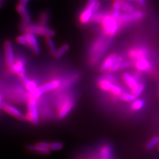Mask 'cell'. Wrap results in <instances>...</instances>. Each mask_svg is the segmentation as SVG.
I'll return each instance as SVG.
<instances>
[{
  "label": "cell",
  "mask_w": 159,
  "mask_h": 159,
  "mask_svg": "<svg viewBox=\"0 0 159 159\" xmlns=\"http://www.w3.org/2000/svg\"><path fill=\"white\" fill-rule=\"evenodd\" d=\"M45 41L48 47L49 51L51 52L52 56L54 55V54L57 51V47L55 46V44H54L53 40L51 37H45Z\"/></svg>",
  "instance_id": "21"
},
{
  "label": "cell",
  "mask_w": 159,
  "mask_h": 159,
  "mask_svg": "<svg viewBox=\"0 0 159 159\" xmlns=\"http://www.w3.org/2000/svg\"><path fill=\"white\" fill-rule=\"evenodd\" d=\"M111 42H112L111 37H107L105 42L103 43V44L101 46V47L99 48L92 56H91V61L92 64H96L99 62V60H100L102 56L107 51V50L108 49L109 46H110Z\"/></svg>",
  "instance_id": "8"
},
{
  "label": "cell",
  "mask_w": 159,
  "mask_h": 159,
  "mask_svg": "<svg viewBox=\"0 0 159 159\" xmlns=\"http://www.w3.org/2000/svg\"><path fill=\"white\" fill-rule=\"evenodd\" d=\"M2 101V96L0 94V102Z\"/></svg>",
  "instance_id": "37"
},
{
  "label": "cell",
  "mask_w": 159,
  "mask_h": 159,
  "mask_svg": "<svg viewBox=\"0 0 159 159\" xmlns=\"http://www.w3.org/2000/svg\"><path fill=\"white\" fill-rule=\"evenodd\" d=\"M112 84H113L110 82V80H109L102 79L101 80H99L98 83V86L102 89H103V90L109 92L112 86Z\"/></svg>",
  "instance_id": "22"
},
{
  "label": "cell",
  "mask_w": 159,
  "mask_h": 159,
  "mask_svg": "<svg viewBox=\"0 0 159 159\" xmlns=\"http://www.w3.org/2000/svg\"><path fill=\"white\" fill-rule=\"evenodd\" d=\"M113 1H115V2H124V0H113Z\"/></svg>",
  "instance_id": "36"
},
{
  "label": "cell",
  "mask_w": 159,
  "mask_h": 159,
  "mask_svg": "<svg viewBox=\"0 0 159 159\" xmlns=\"http://www.w3.org/2000/svg\"><path fill=\"white\" fill-rule=\"evenodd\" d=\"M60 86H61V82H60L59 80H52L44 84V85H42L41 86L37 87L35 90L30 94L37 99L41 97L43 93L55 89Z\"/></svg>",
  "instance_id": "4"
},
{
  "label": "cell",
  "mask_w": 159,
  "mask_h": 159,
  "mask_svg": "<svg viewBox=\"0 0 159 159\" xmlns=\"http://www.w3.org/2000/svg\"><path fill=\"white\" fill-rule=\"evenodd\" d=\"M17 11L20 16H21L25 25H27L31 23V16H30V14L26 6H22L21 4H18V6H17Z\"/></svg>",
  "instance_id": "13"
},
{
  "label": "cell",
  "mask_w": 159,
  "mask_h": 159,
  "mask_svg": "<svg viewBox=\"0 0 159 159\" xmlns=\"http://www.w3.org/2000/svg\"><path fill=\"white\" fill-rule=\"evenodd\" d=\"M123 61V58L122 57H118L116 58V59L114 61V62H113L112 65L111 66L110 68H109V70L113 72V71H116L117 70V68L119 67V66L120 65V64Z\"/></svg>",
  "instance_id": "27"
},
{
  "label": "cell",
  "mask_w": 159,
  "mask_h": 159,
  "mask_svg": "<svg viewBox=\"0 0 159 159\" xmlns=\"http://www.w3.org/2000/svg\"><path fill=\"white\" fill-rule=\"evenodd\" d=\"M17 41L20 44H22V45L27 46V37L25 36V34H22V35H19L17 37Z\"/></svg>",
  "instance_id": "32"
},
{
  "label": "cell",
  "mask_w": 159,
  "mask_h": 159,
  "mask_svg": "<svg viewBox=\"0 0 159 159\" xmlns=\"http://www.w3.org/2000/svg\"><path fill=\"white\" fill-rule=\"evenodd\" d=\"M4 51H5V57H6V62L7 65L9 67L12 65L15 61L13 47L11 43L9 41H7L5 42Z\"/></svg>",
  "instance_id": "10"
},
{
  "label": "cell",
  "mask_w": 159,
  "mask_h": 159,
  "mask_svg": "<svg viewBox=\"0 0 159 159\" xmlns=\"http://www.w3.org/2000/svg\"><path fill=\"white\" fill-rule=\"evenodd\" d=\"M132 63L130 61H123L120 65L119 66L117 70H122V69H126L130 67L131 66Z\"/></svg>",
  "instance_id": "33"
},
{
  "label": "cell",
  "mask_w": 159,
  "mask_h": 159,
  "mask_svg": "<svg viewBox=\"0 0 159 159\" xmlns=\"http://www.w3.org/2000/svg\"><path fill=\"white\" fill-rule=\"evenodd\" d=\"M11 70L17 74L19 76H21L25 74V62L21 59H18L16 61H14L13 64L9 66Z\"/></svg>",
  "instance_id": "12"
},
{
  "label": "cell",
  "mask_w": 159,
  "mask_h": 159,
  "mask_svg": "<svg viewBox=\"0 0 159 159\" xmlns=\"http://www.w3.org/2000/svg\"><path fill=\"white\" fill-rule=\"evenodd\" d=\"M144 16V14L142 11H133L131 13H125L120 14L118 18L117 19L119 25L120 24H126L127 23H130L132 21H139Z\"/></svg>",
  "instance_id": "6"
},
{
  "label": "cell",
  "mask_w": 159,
  "mask_h": 159,
  "mask_svg": "<svg viewBox=\"0 0 159 159\" xmlns=\"http://www.w3.org/2000/svg\"><path fill=\"white\" fill-rule=\"evenodd\" d=\"M121 10L125 13H131L135 11L133 6L126 2H121Z\"/></svg>",
  "instance_id": "25"
},
{
  "label": "cell",
  "mask_w": 159,
  "mask_h": 159,
  "mask_svg": "<svg viewBox=\"0 0 159 159\" xmlns=\"http://www.w3.org/2000/svg\"><path fill=\"white\" fill-rule=\"evenodd\" d=\"M145 106V102L142 99H135L132 102L131 109L134 111H139Z\"/></svg>",
  "instance_id": "24"
},
{
  "label": "cell",
  "mask_w": 159,
  "mask_h": 159,
  "mask_svg": "<svg viewBox=\"0 0 159 159\" xmlns=\"http://www.w3.org/2000/svg\"><path fill=\"white\" fill-rule=\"evenodd\" d=\"M27 149L31 152H37L42 155H48L51 152L49 149V143L47 142H39L37 145H29Z\"/></svg>",
  "instance_id": "9"
},
{
  "label": "cell",
  "mask_w": 159,
  "mask_h": 159,
  "mask_svg": "<svg viewBox=\"0 0 159 159\" xmlns=\"http://www.w3.org/2000/svg\"><path fill=\"white\" fill-rule=\"evenodd\" d=\"M25 31L27 33H31L34 34L44 37H54L55 35V31L54 30L46 27L42 25H33L29 24L27 25H25Z\"/></svg>",
  "instance_id": "3"
},
{
  "label": "cell",
  "mask_w": 159,
  "mask_h": 159,
  "mask_svg": "<svg viewBox=\"0 0 159 159\" xmlns=\"http://www.w3.org/2000/svg\"><path fill=\"white\" fill-rule=\"evenodd\" d=\"M29 0H19V4H21V5H22V6H26L27 3H29Z\"/></svg>",
  "instance_id": "35"
},
{
  "label": "cell",
  "mask_w": 159,
  "mask_h": 159,
  "mask_svg": "<svg viewBox=\"0 0 159 159\" xmlns=\"http://www.w3.org/2000/svg\"><path fill=\"white\" fill-rule=\"evenodd\" d=\"M135 65L139 70L141 71L148 72L152 69V64L147 58H141L136 60Z\"/></svg>",
  "instance_id": "14"
},
{
  "label": "cell",
  "mask_w": 159,
  "mask_h": 159,
  "mask_svg": "<svg viewBox=\"0 0 159 159\" xmlns=\"http://www.w3.org/2000/svg\"><path fill=\"white\" fill-rule=\"evenodd\" d=\"M144 89H145V84L143 83H138L137 85L131 89V93L134 96L137 98L143 92Z\"/></svg>",
  "instance_id": "23"
},
{
  "label": "cell",
  "mask_w": 159,
  "mask_h": 159,
  "mask_svg": "<svg viewBox=\"0 0 159 159\" xmlns=\"http://www.w3.org/2000/svg\"><path fill=\"white\" fill-rule=\"evenodd\" d=\"M101 23L102 25L103 34L107 37H113L117 34L119 28V25L116 19L113 18L111 16L105 15Z\"/></svg>",
  "instance_id": "1"
},
{
  "label": "cell",
  "mask_w": 159,
  "mask_h": 159,
  "mask_svg": "<svg viewBox=\"0 0 159 159\" xmlns=\"http://www.w3.org/2000/svg\"><path fill=\"white\" fill-rule=\"evenodd\" d=\"M120 97L123 101L127 102H133L135 99H137V98L134 96L131 93L127 92H122Z\"/></svg>",
  "instance_id": "26"
},
{
  "label": "cell",
  "mask_w": 159,
  "mask_h": 159,
  "mask_svg": "<svg viewBox=\"0 0 159 159\" xmlns=\"http://www.w3.org/2000/svg\"><path fill=\"white\" fill-rule=\"evenodd\" d=\"M74 107V102L70 98H64L59 103L58 106V116L60 119L66 117L68 113L71 111Z\"/></svg>",
  "instance_id": "5"
},
{
  "label": "cell",
  "mask_w": 159,
  "mask_h": 159,
  "mask_svg": "<svg viewBox=\"0 0 159 159\" xmlns=\"http://www.w3.org/2000/svg\"><path fill=\"white\" fill-rule=\"evenodd\" d=\"M120 11H121V2H115L113 3V9L111 16L114 19H117L118 17L120 15Z\"/></svg>",
  "instance_id": "19"
},
{
  "label": "cell",
  "mask_w": 159,
  "mask_h": 159,
  "mask_svg": "<svg viewBox=\"0 0 159 159\" xmlns=\"http://www.w3.org/2000/svg\"><path fill=\"white\" fill-rule=\"evenodd\" d=\"M148 54V51L147 48H134L129 52V56L132 59L138 60L141 58H147Z\"/></svg>",
  "instance_id": "15"
},
{
  "label": "cell",
  "mask_w": 159,
  "mask_h": 159,
  "mask_svg": "<svg viewBox=\"0 0 159 159\" xmlns=\"http://www.w3.org/2000/svg\"><path fill=\"white\" fill-rule=\"evenodd\" d=\"M63 148V144L61 142H52L49 143L50 151H60Z\"/></svg>",
  "instance_id": "28"
},
{
  "label": "cell",
  "mask_w": 159,
  "mask_h": 159,
  "mask_svg": "<svg viewBox=\"0 0 159 159\" xmlns=\"http://www.w3.org/2000/svg\"><path fill=\"white\" fill-rule=\"evenodd\" d=\"M0 109L9 113V115L20 119V120L25 119V116H24L17 107L9 105L3 101L0 102Z\"/></svg>",
  "instance_id": "7"
},
{
  "label": "cell",
  "mask_w": 159,
  "mask_h": 159,
  "mask_svg": "<svg viewBox=\"0 0 159 159\" xmlns=\"http://www.w3.org/2000/svg\"><path fill=\"white\" fill-rule=\"evenodd\" d=\"M70 48V46L68 44H63L61 47H60L58 49H57L56 52L54 54V57L56 58H60L65 54Z\"/></svg>",
  "instance_id": "20"
},
{
  "label": "cell",
  "mask_w": 159,
  "mask_h": 159,
  "mask_svg": "<svg viewBox=\"0 0 159 159\" xmlns=\"http://www.w3.org/2000/svg\"><path fill=\"white\" fill-rule=\"evenodd\" d=\"M158 141H159V138L158 136H155V137H153L150 141H149L146 147L148 149V150H151V149L153 148L154 147H155L158 143Z\"/></svg>",
  "instance_id": "29"
},
{
  "label": "cell",
  "mask_w": 159,
  "mask_h": 159,
  "mask_svg": "<svg viewBox=\"0 0 159 159\" xmlns=\"http://www.w3.org/2000/svg\"><path fill=\"white\" fill-rule=\"evenodd\" d=\"M99 155L102 159H111V149L107 145H105L101 148L99 151Z\"/></svg>",
  "instance_id": "18"
},
{
  "label": "cell",
  "mask_w": 159,
  "mask_h": 159,
  "mask_svg": "<svg viewBox=\"0 0 159 159\" xmlns=\"http://www.w3.org/2000/svg\"><path fill=\"white\" fill-rule=\"evenodd\" d=\"M146 0H124V2H137L140 6H143L145 4Z\"/></svg>",
  "instance_id": "34"
},
{
  "label": "cell",
  "mask_w": 159,
  "mask_h": 159,
  "mask_svg": "<svg viewBox=\"0 0 159 159\" xmlns=\"http://www.w3.org/2000/svg\"><path fill=\"white\" fill-rule=\"evenodd\" d=\"M99 159H102V158H99Z\"/></svg>",
  "instance_id": "38"
},
{
  "label": "cell",
  "mask_w": 159,
  "mask_h": 159,
  "mask_svg": "<svg viewBox=\"0 0 159 159\" xmlns=\"http://www.w3.org/2000/svg\"><path fill=\"white\" fill-rule=\"evenodd\" d=\"M25 36L27 37V46L31 48L34 53L39 54L40 52H41V49H40L39 44L35 34L31 33H26Z\"/></svg>",
  "instance_id": "11"
},
{
  "label": "cell",
  "mask_w": 159,
  "mask_h": 159,
  "mask_svg": "<svg viewBox=\"0 0 159 159\" xmlns=\"http://www.w3.org/2000/svg\"><path fill=\"white\" fill-rule=\"evenodd\" d=\"M109 92L112 93L113 95H115L116 96H120L121 94L122 93V89H121V88L117 86V85H115V84H112V86L110 88V89H109Z\"/></svg>",
  "instance_id": "31"
},
{
  "label": "cell",
  "mask_w": 159,
  "mask_h": 159,
  "mask_svg": "<svg viewBox=\"0 0 159 159\" xmlns=\"http://www.w3.org/2000/svg\"><path fill=\"white\" fill-rule=\"evenodd\" d=\"M24 85L25 86V87H26L27 90L29 91V93H32L37 88L36 83H34L33 81H31L30 80H29Z\"/></svg>",
  "instance_id": "30"
},
{
  "label": "cell",
  "mask_w": 159,
  "mask_h": 159,
  "mask_svg": "<svg viewBox=\"0 0 159 159\" xmlns=\"http://www.w3.org/2000/svg\"><path fill=\"white\" fill-rule=\"evenodd\" d=\"M123 78L124 82H125L127 86L131 89H133L139 83L135 77L131 76V74H129V73H124L123 75Z\"/></svg>",
  "instance_id": "17"
},
{
  "label": "cell",
  "mask_w": 159,
  "mask_h": 159,
  "mask_svg": "<svg viewBox=\"0 0 159 159\" xmlns=\"http://www.w3.org/2000/svg\"><path fill=\"white\" fill-rule=\"evenodd\" d=\"M117 57V54L116 53L111 54L110 55H109L103 62L102 66H101V70L104 72L109 70L111 66L112 65L113 62Z\"/></svg>",
  "instance_id": "16"
},
{
  "label": "cell",
  "mask_w": 159,
  "mask_h": 159,
  "mask_svg": "<svg viewBox=\"0 0 159 159\" xmlns=\"http://www.w3.org/2000/svg\"><path fill=\"white\" fill-rule=\"evenodd\" d=\"M28 113L25 116V119L32 123L34 125H37L39 121V113L37 105V99L33 97L31 94H29L27 101Z\"/></svg>",
  "instance_id": "2"
}]
</instances>
